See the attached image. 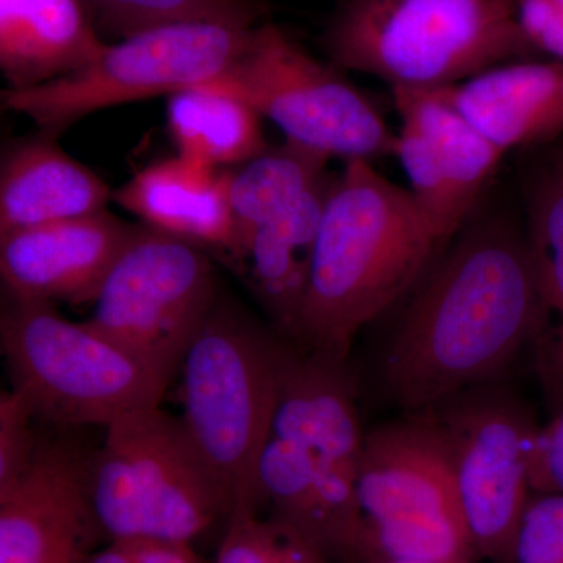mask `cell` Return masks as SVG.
I'll use <instances>...</instances> for the list:
<instances>
[{
    "mask_svg": "<svg viewBox=\"0 0 563 563\" xmlns=\"http://www.w3.org/2000/svg\"><path fill=\"white\" fill-rule=\"evenodd\" d=\"M542 322L528 239L503 218L476 222L412 291L379 363L385 395L412 413L504 380Z\"/></svg>",
    "mask_w": 563,
    "mask_h": 563,
    "instance_id": "cell-1",
    "label": "cell"
},
{
    "mask_svg": "<svg viewBox=\"0 0 563 563\" xmlns=\"http://www.w3.org/2000/svg\"><path fill=\"white\" fill-rule=\"evenodd\" d=\"M444 243L410 191L350 161L322 214L296 346L347 362L357 333L420 285Z\"/></svg>",
    "mask_w": 563,
    "mask_h": 563,
    "instance_id": "cell-2",
    "label": "cell"
},
{
    "mask_svg": "<svg viewBox=\"0 0 563 563\" xmlns=\"http://www.w3.org/2000/svg\"><path fill=\"white\" fill-rule=\"evenodd\" d=\"M322 44L340 69L421 90L461 84L536 52L514 0H344Z\"/></svg>",
    "mask_w": 563,
    "mask_h": 563,
    "instance_id": "cell-3",
    "label": "cell"
},
{
    "mask_svg": "<svg viewBox=\"0 0 563 563\" xmlns=\"http://www.w3.org/2000/svg\"><path fill=\"white\" fill-rule=\"evenodd\" d=\"M285 343L218 296L181 362V421L232 512L262 507L257 463L272 432Z\"/></svg>",
    "mask_w": 563,
    "mask_h": 563,
    "instance_id": "cell-4",
    "label": "cell"
},
{
    "mask_svg": "<svg viewBox=\"0 0 563 563\" xmlns=\"http://www.w3.org/2000/svg\"><path fill=\"white\" fill-rule=\"evenodd\" d=\"M92 523L114 540L191 543L232 504L181 418L161 407L133 410L106 428L85 459Z\"/></svg>",
    "mask_w": 563,
    "mask_h": 563,
    "instance_id": "cell-5",
    "label": "cell"
},
{
    "mask_svg": "<svg viewBox=\"0 0 563 563\" xmlns=\"http://www.w3.org/2000/svg\"><path fill=\"white\" fill-rule=\"evenodd\" d=\"M0 344L13 390L40 420L107 426L133 410L161 406L168 380L87 321L65 320L52 302L9 298Z\"/></svg>",
    "mask_w": 563,
    "mask_h": 563,
    "instance_id": "cell-6",
    "label": "cell"
},
{
    "mask_svg": "<svg viewBox=\"0 0 563 563\" xmlns=\"http://www.w3.org/2000/svg\"><path fill=\"white\" fill-rule=\"evenodd\" d=\"M254 27L211 21L157 25L107 44L84 68L29 90L5 88L3 109L60 135L88 114L199 87L250 49Z\"/></svg>",
    "mask_w": 563,
    "mask_h": 563,
    "instance_id": "cell-7",
    "label": "cell"
},
{
    "mask_svg": "<svg viewBox=\"0 0 563 563\" xmlns=\"http://www.w3.org/2000/svg\"><path fill=\"white\" fill-rule=\"evenodd\" d=\"M199 88L246 102L287 140L331 158L372 162L396 155L398 135L368 96L339 66L318 60L277 25H257L250 49Z\"/></svg>",
    "mask_w": 563,
    "mask_h": 563,
    "instance_id": "cell-8",
    "label": "cell"
},
{
    "mask_svg": "<svg viewBox=\"0 0 563 563\" xmlns=\"http://www.w3.org/2000/svg\"><path fill=\"white\" fill-rule=\"evenodd\" d=\"M217 299L206 251L141 222L87 322L172 383Z\"/></svg>",
    "mask_w": 563,
    "mask_h": 563,
    "instance_id": "cell-9",
    "label": "cell"
},
{
    "mask_svg": "<svg viewBox=\"0 0 563 563\" xmlns=\"http://www.w3.org/2000/svg\"><path fill=\"white\" fill-rule=\"evenodd\" d=\"M428 410L450 444L455 495L474 553L515 563L539 431L531 410L506 379L468 388Z\"/></svg>",
    "mask_w": 563,
    "mask_h": 563,
    "instance_id": "cell-10",
    "label": "cell"
},
{
    "mask_svg": "<svg viewBox=\"0 0 563 563\" xmlns=\"http://www.w3.org/2000/svg\"><path fill=\"white\" fill-rule=\"evenodd\" d=\"M357 495L368 539L380 547L428 543L466 529L450 444L431 410L366 433Z\"/></svg>",
    "mask_w": 563,
    "mask_h": 563,
    "instance_id": "cell-11",
    "label": "cell"
},
{
    "mask_svg": "<svg viewBox=\"0 0 563 563\" xmlns=\"http://www.w3.org/2000/svg\"><path fill=\"white\" fill-rule=\"evenodd\" d=\"M346 363L287 340L269 432L299 444L312 459L325 533L335 543L354 542L363 531L357 481L366 433Z\"/></svg>",
    "mask_w": 563,
    "mask_h": 563,
    "instance_id": "cell-12",
    "label": "cell"
},
{
    "mask_svg": "<svg viewBox=\"0 0 563 563\" xmlns=\"http://www.w3.org/2000/svg\"><path fill=\"white\" fill-rule=\"evenodd\" d=\"M139 225L107 210L0 235V277L20 301L92 302Z\"/></svg>",
    "mask_w": 563,
    "mask_h": 563,
    "instance_id": "cell-13",
    "label": "cell"
},
{
    "mask_svg": "<svg viewBox=\"0 0 563 563\" xmlns=\"http://www.w3.org/2000/svg\"><path fill=\"white\" fill-rule=\"evenodd\" d=\"M85 459L44 443L27 472L0 490V563H79L92 523Z\"/></svg>",
    "mask_w": 563,
    "mask_h": 563,
    "instance_id": "cell-14",
    "label": "cell"
},
{
    "mask_svg": "<svg viewBox=\"0 0 563 563\" xmlns=\"http://www.w3.org/2000/svg\"><path fill=\"white\" fill-rule=\"evenodd\" d=\"M443 92L504 154L563 135L561 62L504 63Z\"/></svg>",
    "mask_w": 563,
    "mask_h": 563,
    "instance_id": "cell-15",
    "label": "cell"
},
{
    "mask_svg": "<svg viewBox=\"0 0 563 563\" xmlns=\"http://www.w3.org/2000/svg\"><path fill=\"white\" fill-rule=\"evenodd\" d=\"M55 133L7 144L0 161V235L106 210L109 185L70 157Z\"/></svg>",
    "mask_w": 563,
    "mask_h": 563,
    "instance_id": "cell-16",
    "label": "cell"
},
{
    "mask_svg": "<svg viewBox=\"0 0 563 563\" xmlns=\"http://www.w3.org/2000/svg\"><path fill=\"white\" fill-rule=\"evenodd\" d=\"M106 47L87 0H0V69L10 90L76 73Z\"/></svg>",
    "mask_w": 563,
    "mask_h": 563,
    "instance_id": "cell-17",
    "label": "cell"
},
{
    "mask_svg": "<svg viewBox=\"0 0 563 563\" xmlns=\"http://www.w3.org/2000/svg\"><path fill=\"white\" fill-rule=\"evenodd\" d=\"M229 180L228 169L207 168L177 155L141 169L113 199L143 224L232 255Z\"/></svg>",
    "mask_w": 563,
    "mask_h": 563,
    "instance_id": "cell-18",
    "label": "cell"
},
{
    "mask_svg": "<svg viewBox=\"0 0 563 563\" xmlns=\"http://www.w3.org/2000/svg\"><path fill=\"white\" fill-rule=\"evenodd\" d=\"M335 176L324 177L279 218L252 233L235 262L277 333L295 343L320 233Z\"/></svg>",
    "mask_w": 563,
    "mask_h": 563,
    "instance_id": "cell-19",
    "label": "cell"
},
{
    "mask_svg": "<svg viewBox=\"0 0 563 563\" xmlns=\"http://www.w3.org/2000/svg\"><path fill=\"white\" fill-rule=\"evenodd\" d=\"M391 92L399 118L428 136L433 163L453 192L459 213L468 221L504 152L455 109L443 88H391Z\"/></svg>",
    "mask_w": 563,
    "mask_h": 563,
    "instance_id": "cell-20",
    "label": "cell"
},
{
    "mask_svg": "<svg viewBox=\"0 0 563 563\" xmlns=\"http://www.w3.org/2000/svg\"><path fill=\"white\" fill-rule=\"evenodd\" d=\"M526 239L543 303L537 372L554 413L563 407V158L533 187Z\"/></svg>",
    "mask_w": 563,
    "mask_h": 563,
    "instance_id": "cell-21",
    "label": "cell"
},
{
    "mask_svg": "<svg viewBox=\"0 0 563 563\" xmlns=\"http://www.w3.org/2000/svg\"><path fill=\"white\" fill-rule=\"evenodd\" d=\"M166 118L177 155L207 168L243 165L268 150L261 114L224 92L199 87L174 92Z\"/></svg>",
    "mask_w": 563,
    "mask_h": 563,
    "instance_id": "cell-22",
    "label": "cell"
},
{
    "mask_svg": "<svg viewBox=\"0 0 563 563\" xmlns=\"http://www.w3.org/2000/svg\"><path fill=\"white\" fill-rule=\"evenodd\" d=\"M328 154L295 141L266 150L231 172L229 207L233 236L232 257L236 261L252 233L279 218L328 174Z\"/></svg>",
    "mask_w": 563,
    "mask_h": 563,
    "instance_id": "cell-23",
    "label": "cell"
},
{
    "mask_svg": "<svg viewBox=\"0 0 563 563\" xmlns=\"http://www.w3.org/2000/svg\"><path fill=\"white\" fill-rule=\"evenodd\" d=\"M101 35L128 38L133 33L181 21H211L254 27L258 0H87Z\"/></svg>",
    "mask_w": 563,
    "mask_h": 563,
    "instance_id": "cell-24",
    "label": "cell"
},
{
    "mask_svg": "<svg viewBox=\"0 0 563 563\" xmlns=\"http://www.w3.org/2000/svg\"><path fill=\"white\" fill-rule=\"evenodd\" d=\"M213 563H328L312 542L258 510L236 509L228 518Z\"/></svg>",
    "mask_w": 563,
    "mask_h": 563,
    "instance_id": "cell-25",
    "label": "cell"
},
{
    "mask_svg": "<svg viewBox=\"0 0 563 563\" xmlns=\"http://www.w3.org/2000/svg\"><path fill=\"white\" fill-rule=\"evenodd\" d=\"M32 407L20 395L10 390L0 396V490L27 472L38 453L41 440L33 429Z\"/></svg>",
    "mask_w": 563,
    "mask_h": 563,
    "instance_id": "cell-26",
    "label": "cell"
},
{
    "mask_svg": "<svg viewBox=\"0 0 563 563\" xmlns=\"http://www.w3.org/2000/svg\"><path fill=\"white\" fill-rule=\"evenodd\" d=\"M515 563H563V495L529 499L515 544Z\"/></svg>",
    "mask_w": 563,
    "mask_h": 563,
    "instance_id": "cell-27",
    "label": "cell"
},
{
    "mask_svg": "<svg viewBox=\"0 0 563 563\" xmlns=\"http://www.w3.org/2000/svg\"><path fill=\"white\" fill-rule=\"evenodd\" d=\"M531 488L540 495H563V407L537 431L531 457Z\"/></svg>",
    "mask_w": 563,
    "mask_h": 563,
    "instance_id": "cell-28",
    "label": "cell"
},
{
    "mask_svg": "<svg viewBox=\"0 0 563 563\" xmlns=\"http://www.w3.org/2000/svg\"><path fill=\"white\" fill-rule=\"evenodd\" d=\"M518 24L536 52L563 63V10L548 0H514Z\"/></svg>",
    "mask_w": 563,
    "mask_h": 563,
    "instance_id": "cell-29",
    "label": "cell"
},
{
    "mask_svg": "<svg viewBox=\"0 0 563 563\" xmlns=\"http://www.w3.org/2000/svg\"><path fill=\"white\" fill-rule=\"evenodd\" d=\"M131 542L139 563H203L191 543L169 540H125Z\"/></svg>",
    "mask_w": 563,
    "mask_h": 563,
    "instance_id": "cell-30",
    "label": "cell"
},
{
    "mask_svg": "<svg viewBox=\"0 0 563 563\" xmlns=\"http://www.w3.org/2000/svg\"><path fill=\"white\" fill-rule=\"evenodd\" d=\"M79 563H139L131 542L114 540L106 550L95 554H85Z\"/></svg>",
    "mask_w": 563,
    "mask_h": 563,
    "instance_id": "cell-31",
    "label": "cell"
},
{
    "mask_svg": "<svg viewBox=\"0 0 563 563\" xmlns=\"http://www.w3.org/2000/svg\"><path fill=\"white\" fill-rule=\"evenodd\" d=\"M376 563H424V562H409V561H377Z\"/></svg>",
    "mask_w": 563,
    "mask_h": 563,
    "instance_id": "cell-32",
    "label": "cell"
}]
</instances>
